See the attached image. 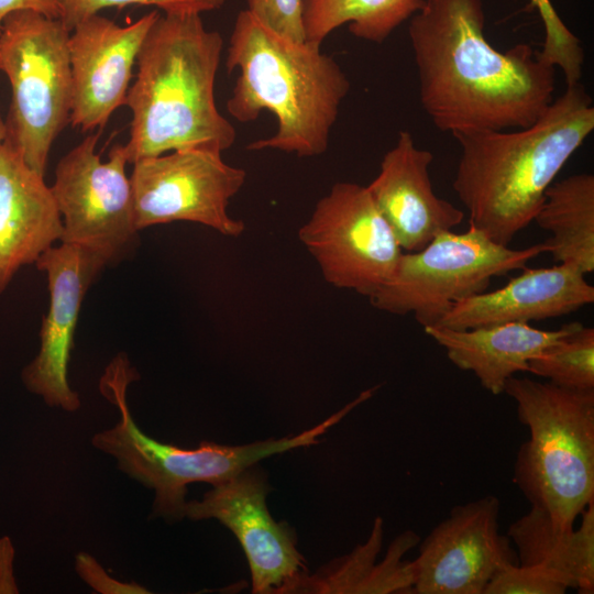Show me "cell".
I'll return each instance as SVG.
<instances>
[{
	"label": "cell",
	"mask_w": 594,
	"mask_h": 594,
	"mask_svg": "<svg viewBox=\"0 0 594 594\" xmlns=\"http://www.w3.org/2000/svg\"><path fill=\"white\" fill-rule=\"evenodd\" d=\"M409 20L420 103L439 131L527 128L553 101L556 67L526 43L492 46L482 0H425Z\"/></svg>",
	"instance_id": "6da1fadb"
},
{
	"label": "cell",
	"mask_w": 594,
	"mask_h": 594,
	"mask_svg": "<svg viewBox=\"0 0 594 594\" xmlns=\"http://www.w3.org/2000/svg\"><path fill=\"white\" fill-rule=\"evenodd\" d=\"M76 571L78 575L96 592L105 594H143L146 588L135 582H120L112 579L101 568L95 558L81 552L76 557Z\"/></svg>",
	"instance_id": "f1b7e54d"
},
{
	"label": "cell",
	"mask_w": 594,
	"mask_h": 594,
	"mask_svg": "<svg viewBox=\"0 0 594 594\" xmlns=\"http://www.w3.org/2000/svg\"><path fill=\"white\" fill-rule=\"evenodd\" d=\"M32 10L50 18L59 19V8L56 0H0V28L2 21L12 12Z\"/></svg>",
	"instance_id": "f546056e"
},
{
	"label": "cell",
	"mask_w": 594,
	"mask_h": 594,
	"mask_svg": "<svg viewBox=\"0 0 594 594\" xmlns=\"http://www.w3.org/2000/svg\"><path fill=\"white\" fill-rule=\"evenodd\" d=\"M226 67L239 70L227 101L241 123L272 112L276 132L250 143V151L275 150L299 157L323 154L341 103L351 84L339 63L321 45L286 38L248 10L233 25Z\"/></svg>",
	"instance_id": "277c9868"
},
{
	"label": "cell",
	"mask_w": 594,
	"mask_h": 594,
	"mask_svg": "<svg viewBox=\"0 0 594 594\" xmlns=\"http://www.w3.org/2000/svg\"><path fill=\"white\" fill-rule=\"evenodd\" d=\"M223 40L200 14H160L150 28L124 106L132 112L128 162L176 150L222 153L237 140L216 106L215 82Z\"/></svg>",
	"instance_id": "3957f363"
},
{
	"label": "cell",
	"mask_w": 594,
	"mask_h": 594,
	"mask_svg": "<svg viewBox=\"0 0 594 594\" xmlns=\"http://www.w3.org/2000/svg\"><path fill=\"white\" fill-rule=\"evenodd\" d=\"M271 490L258 463L212 485L200 501L187 502L190 520L217 519L239 540L255 594L293 593L308 570L294 530L276 521L266 505Z\"/></svg>",
	"instance_id": "7c38bea8"
},
{
	"label": "cell",
	"mask_w": 594,
	"mask_h": 594,
	"mask_svg": "<svg viewBox=\"0 0 594 594\" xmlns=\"http://www.w3.org/2000/svg\"><path fill=\"white\" fill-rule=\"evenodd\" d=\"M569 322L557 330H541L509 322L457 330L441 326L424 328L460 370L472 372L493 395L504 393L508 378L528 372L529 361L576 328Z\"/></svg>",
	"instance_id": "d6986e66"
},
{
	"label": "cell",
	"mask_w": 594,
	"mask_h": 594,
	"mask_svg": "<svg viewBox=\"0 0 594 594\" xmlns=\"http://www.w3.org/2000/svg\"><path fill=\"white\" fill-rule=\"evenodd\" d=\"M499 509L493 495L453 507L418 543L413 593L483 594L498 571L517 564L513 542L498 530Z\"/></svg>",
	"instance_id": "4fadbf2b"
},
{
	"label": "cell",
	"mask_w": 594,
	"mask_h": 594,
	"mask_svg": "<svg viewBox=\"0 0 594 594\" xmlns=\"http://www.w3.org/2000/svg\"><path fill=\"white\" fill-rule=\"evenodd\" d=\"M425 0H302L305 40L321 45L339 26L348 24L358 38L384 42Z\"/></svg>",
	"instance_id": "603a6c76"
},
{
	"label": "cell",
	"mask_w": 594,
	"mask_h": 594,
	"mask_svg": "<svg viewBox=\"0 0 594 594\" xmlns=\"http://www.w3.org/2000/svg\"><path fill=\"white\" fill-rule=\"evenodd\" d=\"M578 529L560 530L541 509H531L515 520L507 536L516 546L518 564H541L575 582L582 594L594 593V502L581 514Z\"/></svg>",
	"instance_id": "44dd1931"
},
{
	"label": "cell",
	"mask_w": 594,
	"mask_h": 594,
	"mask_svg": "<svg viewBox=\"0 0 594 594\" xmlns=\"http://www.w3.org/2000/svg\"><path fill=\"white\" fill-rule=\"evenodd\" d=\"M35 262L47 276L50 306L40 330V350L22 371V381L46 405L73 413L80 407L68 383V363L85 295L108 265L98 253L59 242Z\"/></svg>",
	"instance_id": "5bb4252c"
},
{
	"label": "cell",
	"mask_w": 594,
	"mask_h": 594,
	"mask_svg": "<svg viewBox=\"0 0 594 594\" xmlns=\"http://www.w3.org/2000/svg\"><path fill=\"white\" fill-rule=\"evenodd\" d=\"M382 542L383 519L376 517L366 542L315 574L307 572L293 593H413L414 565L403 557L420 542V537L413 530L404 531L391 542L384 559L376 563Z\"/></svg>",
	"instance_id": "ffe728a7"
},
{
	"label": "cell",
	"mask_w": 594,
	"mask_h": 594,
	"mask_svg": "<svg viewBox=\"0 0 594 594\" xmlns=\"http://www.w3.org/2000/svg\"><path fill=\"white\" fill-rule=\"evenodd\" d=\"M14 549L8 537L0 538V594L18 593L13 575Z\"/></svg>",
	"instance_id": "4dcf8cb0"
},
{
	"label": "cell",
	"mask_w": 594,
	"mask_h": 594,
	"mask_svg": "<svg viewBox=\"0 0 594 594\" xmlns=\"http://www.w3.org/2000/svg\"><path fill=\"white\" fill-rule=\"evenodd\" d=\"M503 287L455 302L437 324L464 330L509 322L528 323L574 312L594 301L585 274L568 264L520 270Z\"/></svg>",
	"instance_id": "e0dca14e"
},
{
	"label": "cell",
	"mask_w": 594,
	"mask_h": 594,
	"mask_svg": "<svg viewBox=\"0 0 594 594\" xmlns=\"http://www.w3.org/2000/svg\"><path fill=\"white\" fill-rule=\"evenodd\" d=\"M69 34L58 18L32 10L10 13L0 28V70L11 86L6 140L43 176L54 141L70 122Z\"/></svg>",
	"instance_id": "52a82bcc"
},
{
	"label": "cell",
	"mask_w": 594,
	"mask_h": 594,
	"mask_svg": "<svg viewBox=\"0 0 594 594\" xmlns=\"http://www.w3.org/2000/svg\"><path fill=\"white\" fill-rule=\"evenodd\" d=\"M6 136H7L6 121L2 119V116L0 112V147L6 141Z\"/></svg>",
	"instance_id": "1f68e13d"
},
{
	"label": "cell",
	"mask_w": 594,
	"mask_h": 594,
	"mask_svg": "<svg viewBox=\"0 0 594 594\" xmlns=\"http://www.w3.org/2000/svg\"><path fill=\"white\" fill-rule=\"evenodd\" d=\"M593 130V102L579 82L527 128L454 136L461 156L452 187L470 226L509 245L534 222L546 190Z\"/></svg>",
	"instance_id": "7a4b0ae2"
},
{
	"label": "cell",
	"mask_w": 594,
	"mask_h": 594,
	"mask_svg": "<svg viewBox=\"0 0 594 594\" xmlns=\"http://www.w3.org/2000/svg\"><path fill=\"white\" fill-rule=\"evenodd\" d=\"M549 250L544 242L510 249L472 226L463 233L442 231L421 250L403 252L370 301L393 315L411 314L422 328L437 326L455 302L485 292L494 277L520 271Z\"/></svg>",
	"instance_id": "ba28073f"
},
{
	"label": "cell",
	"mask_w": 594,
	"mask_h": 594,
	"mask_svg": "<svg viewBox=\"0 0 594 594\" xmlns=\"http://www.w3.org/2000/svg\"><path fill=\"white\" fill-rule=\"evenodd\" d=\"M130 176L138 230L174 221L209 227L237 238L243 221L229 213L230 200L245 184L246 172L226 163L220 152L176 150L141 158Z\"/></svg>",
	"instance_id": "8fae6325"
},
{
	"label": "cell",
	"mask_w": 594,
	"mask_h": 594,
	"mask_svg": "<svg viewBox=\"0 0 594 594\" xmlns=\"http://www.w3.org/2000/svg\"><path fill=\"white\" fill-rule=\"evenodd\" d=\"M432 161L431 152L419 148L408 131H400L366 186L405 252L421 250L464 219L461 209L436 195L429 177Z\"/></svg>",
	"instance_id": "2e32d148"
},
{
	"label": "cell",
	"mask_w": 594,
	"mask_h": 594,
	"mask_svg": "<svg viewBox=\"0 0 594 594\" xmlns=\"http://www.w3.org/2000/svg\"><path fill=\"white\" fill-rule=\"evenodd\" d=\"M160 14L154 10L122 26L98 13L70 31L73 127L84 132L103 129L124 106L142 43Z\"/></svg>",
	"instance_id": "9a60e30c"
},
{
	"label": "cell",
	"mask_w": 594,
	"mask_h": 594,
	"mask_svg": "<svg viewBox=\"0 0 594 594\" xmlns=\"http://www.w3.org/2000/svg\"><path fill=\"white\" fill-rule=\"evenodd\" d=\"M138 380L124 353L111 360L99 382L100 393L118 408L119 420L96 433L91 442L116 459L118 468L154 491L152 517L166 520L185 518L187 485L196 482L219 484L271 455L312 446L348 414L345 408L320 424L294 436L242 446L201 442L195 449L161 443L143 433L131 415L127 391Z\"/></svg>",
	"instance_id": "5b68a950"
},
{
	"label": "cell",
	"mask_w": 594,
	"mask_h": 594,
	"mask_svg": "<svg viewBox=\"0 0 594 594\" xmlns=\"http://www.w3.org/2000/svg\"><path fill=\"white\" fill-rule=\"evenodd\" d=\"M534 221L551 237L544 242L554 264L583 274L594 271V175L578 173L552 183Z\"/></svg>",
	"instance_id": "7402d4cb"
},
{
	"label": "cell",
	"mask_w": 594,
	"mask_h": 594,
	"mask_svg": "<svg viewBox=\"0 0 594 594\" xmlns=\"http://www.w3.org/2000/svg\"><path fill=\"white\" fill-rule=\"evenodd\" d=\"M59 20L70 32L75 25L107 8L152 6L164 14H201L221 8L226 0H56Z\"/></svg>",
	"instance_id": "4316f807"
},
{
	"label": "cell",
	"mask_w": 594,
	"mask_h": 594,
	"mask_svg": "<svg viewBox=\"0 0 594 594\" xmlns=\"http://www.w3.org/2000/svg\"><path fill=\"white\" fill-rule=\"evenodd\" d=\"M275 33L296 41L305 40L302 0H248V9Z\"/></svg>",
	"instance_id": "83f0119b"
},
{
	"label": "cell",
	"mask_w": 594,
	"mask_h": 594,
	"mask_svg": "<svg viewBox=\"0 0 594 594\" xmlns=\"http://www.w3.org/2000/svg\"><path fill=\"white\" fill-rule=\"evenodd\" d=\"M51 186L7 140L0 147V294L63 235Z\"/></svg>",
	"instance_id": "ac0fdd59"
},
{
	"label": "cell",
	"mask_w": 594,
	"mask_h": 594,
	"mask_svg": "<svg viewBox=\"0 0 594 594\" xmlns=\"http://www.w3.org/2000/svg\"><path fill=\"white\" fill-rule=\"evenodd\" d=\"M575 588L569 575L541 565L508 564L490 581L483 594H563Z\"/></svg>",
	"instance_id": "484cf974"
},
{
	"label": "cell",
	"mask_w": 594,
	"mask_h": 594,
	"mask_svg": "<svg viewBox=\"0 0 594 594\" xmlns=\"http://www.w3.org/2000/svg\"><path fill=\"white\" fill-rule=\"evenodd\" d=\"M530 3L537 9L544 28V40L539 55L553 67L561 69L566 86L579 84L584 64L581 41L564 24L550 0H530Z\"/></svg>",
	"instance_id": "d4e9b609"
},
{
	"label": "cell",
	"mask_w": 594,
	"mask_h": 594,
	"mask_svg": "<svg viewBox=\"0 0 594 594\" xmlns=\"http://www.w3.org/2000/svg\"><path fill=\"white\" fill-rule=\"evenodd\" d=\"M504 393L530 437L518 449L514 483L560 530L594 502V389L512 376Z\"/></svg>",
	"instance_id": "8992f818"
},
{
	"label": "cell",
	"mask_w": 594,
	"mask_h": 594,
	"mask_svg": "<svg viewBox=\"0 0 594 594\" xmlns=\"http://www.w3.org/2000/svg\"><path fill=\"white\" fill-rule=\"evenodd\" d=\"M98 139L99 133L85 138L59 160L51 190L63 220L61 242L91 250L110 264L136 244L139 230L124 144H114L102 162Z\"/></svg>",
	"instance_id": "30bf717a"
},
{
	"label": "cell",
	"mask_w": 594,
	"mask_h": 594,
	"mask_svg": "<svg viewBox=\"0 0 594 594\" xmlns=\"http://www.w3.org/2000/svg\"><path fill=\"white\" fill-rule=\"evenodd\" d=\"M528 372L570 389H594V329L580 322L528 363Z\"/></svg>",
	"instance_id": "cb8c5ba5"
},
{
	"label": "cell",
	"mask_w": 594,
	"mask_h": 594,
	"mask_svg": "<svg viewBox=\"0 0 594 594\" xmlns=\"http://www.w3.org/2000/svg\"><path fill=\"white\" fill-rule=\"evenodd\" d=\"M298 238L327 283L371 297L404 252L366 186L336 183L317 202Z\"/></svg>",
	"instance_id": "9c48e42d"
}]
</instances>
